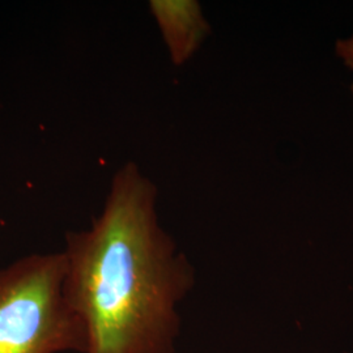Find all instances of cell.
I'll use <instances>...</instances> for the list:
<instances>
[{"mask_svg": "<svg viewBox=\"0 0 353 353\" xmlns=\"http://www.w3.org/2000/svg\"><path fill=\"white\" fill-rule=\"evenodd\" d=\"M64 294L81 321L84 353H176L178 307L194 268L161 227L157 188L128 161L101 212L64 237Z\"/></svg>", "mask_w": 353, "mask_h": 353, "instance_id": "obj_1", "label": "cell"}, {"mask_svg": "<svg viewBox=\"0 0 353 353\" xmlns=\"http://www.w3.org/2000/svg\"><path fill=\"white\" fill-rule=\"evenodd\" d=\"M62 252L0 268V353H84L81 321L64 294Z\"/></svg>", "mask_w": 353, "mask_h": 353, "instance_id": "obj_2", "label": "cell"}, {"mask_svg": "<svg viewBox=\"0 0 353 353\" xmlns=\"http://www.w3.org/2000/svg\"><path fill=\"white\" fill-rule=\"evenodd\" d=\"M148 8L172 63L178 67L188 63L211 30L201 3L196 0H150Z\"/></svg>", "mask_w": 353, "mask_h": 353, "instance_id": "obj_3", "label": "cell"}, {"mask_svg": "<svg viewBox=\"0 0 353 353\" xmlns=\"http://www.w3.org/2000/svg\"><path fill=\"white\" fill-rule=\"evenodd\" d=\"M336 52L344 64L353 70V37L339 41L336 43Z\"/></svg>", "mask_w": 353, "mask_h": 353, "instance_id": "obj_4", "label": "cell"}, {"mask_svg": "<svg viewBox=\"0 0 353 353\" xmlns=\"http://www.w3.org/2000/svg\"><path fill=\"white\" fill-rule=\"evenodd\" d=\"M352 92H353V87H352Z\"/></svg>", "mask_w": 353, "mask_h": 353, "instance_id": "obj_5", "label": "cell"}]
</instances>
